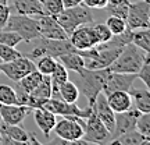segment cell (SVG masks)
Returning a JSON list of instances; mask_svg holds the SVG:
<instances>
[{
	"label": "cell",
	"mask_w": 150,
	"mask_h": 145,
	"mask_svg": "<svg viewBox=\"0 0 150 145\" xmlns=\"http://www.w3.org/2000/svg\"><path fill=\"white\" fill-rule=\"evenodd\" d=\"M88 9H95V10H103L107 6V0H82L81 1Z\"/></svg>",
	"instance_id": "obj_36"
},
{
	"label": "cell",
	"mask_w": 150,
	"mask_h": 145,
	"mask_svg": "<svg viewBox=\"0 0 150 145\" xmlns=\"http://www.w3.org/2000/svg\"><path fill=\"white\" fill-rule=\"evenodd\" d=\"M53 17L63 27L67 35H70L75 28L93 22V14H92L91 9H88L82 3L68 7V9H64L63 11H60L57 16Z\"/></svg>",
	"instance_id": "obj_3"
},
{
	"label": "cell",
	"mask_w": 150,
	"mask_h": 145,
	"mask_svg": "<svg viewBox=\"0 0 150 145\" xmlns=\"http://www.w3.org/2000/svg\"><path fill=\"white\" fill-rule=\"evenodd\" d=\"M124 0H107V4H117V3H121Z\"/></svg>",
	"instance_id": "obj_39"
},
{
	"label": "cell",
	"mask_w": 150,
	"mask_h": 145,
	"mask_svg": "<svg viewBox=\"0 0 150 145\" xmlns=\"http://www.w3.org/2000/svg\"><path fill=\"white\" fill-rule=\"evenodd\" d=\"M49 98H52V81H50V75H43V80L40 81V84L27 95L24 105H27L32 109L42 108L43 103Z\"/></svg>",
	"instance_id": "obj_14"
},
{
	"label": "cell",
	"mask_w": 150,
	"mask_h": 145,
	"mask_svg": "<svg viewBox=\"0 0 150 145\" xmlns=\"http://www.w3.org/2000/svg\"><path fill=\"white\" fill-rule=\"evenodd\" d=\"M104 24L107 25V28L110 29V32H111L112 35H118V34H121L124 29L127 28L125 20H124V18H120V17H117V16H110Z\"/></svg>",
	"instance_id": "obj_30"
},
{
	"label": "cell",
	"mask_w": 150,
	"mask_h": 145,
	"mask_svg": "<svg viewBox=\"0 0 150 145\" xmlns=\"http://www.w3.org/2000/svg\"><path fill=\"white\" fill-rule=\"evenodd\" d=\"M32 108H29L27 105H21V103H14V105L0 103L1 121L7 124H21L32 113Z\"/></svg>",
	"instance_id": "obj_13"
},
{
	"label": "cell",
	"mask_w": 150,
	"mask_h": 145,
	"mask_svg": "<svg viewBox=\"0 0 150 145\" xmlns=\"http://www.w3.org/2000/svg\"><path fill=\"white\" fill-rule=\"evenodd\" d=\"M81 141L83 144H110L111 141V133L106 129L93 110L85 119V131Z\"/></svg>",
	"instance_id": "obj_6"
},
{
	"label": "cell",
	"mask_w": 150,
	"mask_h": 145,
	"mask_svg": "<svg viewBox=\"0 0 150 145\" xmlns=\"http://www.w3.org/2000/svg\"><path fill=\"white\" fill-rule=\"evenodd\" d=\"M0 103H4V105L18 103L16 89L13 86L6 85V84H0Z\"/></svg>",
	"instance_id": "obj_27"
},
{
	"label": "cell",
	"mask_w": 150,
	"mask_h": 145,
	"mask_svg": "<svg viewBox=\"0 0 150 145\" xmlns=\"http://www.w3.org/2000/svg\"><path fill=\"white\" fill-rule=\"evenodd\" d=\"M38 24H39V34L42 38L46 39H67L68 35L65 34L63 27L56 21L53 16H38Z\"/></svg>",
	"instance_id": "obj_15"
},
{
	"label": "cell",
	"mask_w": 150,
	"mask_h": 145,
	"mask_svg": "<svg viewBox=\"0 0 150 145\" xmlns=\"http://www.w3.org/2000/svg\"><path fill=\"white\" fill-rule=\"evenodd\" d=\"M43 6L45 14L47 16H57L60 11L64 10L63 0H40Z\"/></svg>",
	"instance_id": "obj_32"
},
{
	"label": "cell",
	"mask_w": 150,
	"mask_h": 145,
	"mask_svg": "<svg viewBox=\"0 0 150 145\" xmlns=\"http://www.w3.org/2000/svg\"><path fill=\"white\" fill-rule=\"evenodd\" d=\"M57 60L64 66L67 70H71V71H74V73H79V71L85 67V60L78 53V50H76V52H72V53H67V54H63V56H59Z\"/></svg>",
	"instance_id": "obj_23"
},
{
	"label": "cell",
	"mask_w": 150,
	"mask_h": 145,
	"mask_svg": "<svg viewBox=\"0 0 150 145\" xmlns=\"http://www.w3.org/2000/svg\"><path fill=\"white\" fill-rule=\"evenodd\" d=\"M20 56H22V53L18 52L14 46H8V45H4V43H0V60H1V63L11 61V60L17 59Z\"/></svg>",
	"instance_id": "obj_33"
},
{
	"label": "cell",
	"mask_w": 150,
	"mask_h": 145,
	"mask_svg": "<svg viewBox=\"0 0 150 145\" xmlns=\"http://www.w3.org/2000/svg\"><path fill=\"white\" fill-rule=\"evenodd\" d=\"M128 9H129V0H124L121 3L117 4H107L106 6V10L111 14V16H117L120 18H127L128 16Z\"/></svg>",
	"instance_id": "obj_31"
},
{
	"label": "cell",
	"mask_w": 150,
	"mask_h": 145,
	"mask_svg": "<svg viewBox=\"0 0 150 145\" xmlns=\"http://www.w3.org/2000/svg\"><path fill=\"white\" fill-rule=\"evenodd\" d=\"M54 134L68 141L70 144H79L85 131V119L78 116H61L53 127Z\"/></svg>",
	"instance_id": "obj_5"
},
{
	"label": "cell",
	"mask_w": 150,
	"mask_h": 145,
	"mask_svg": "<svg viewBox=\"0 0 150 145\" xmlns=\"http://www.w3.org/2000/svg\"><path fill=\"white\" fill-rule=\"evenodd\" d=\"M147 1H149V0H147Z\"/></svg>",
	"instance_id": "obj_43"
},
{
	"label": "cell",
	"mask_w": 150,
	"mask_h": 145,
	"mask_svg": "<svg viewBox=\"0 0 150 145\" xmlns=\"http://www.w3.org/2000/svg\"><path fill=\"white\" fill-rule=\"evenodd\" d=\"M59 96H60V99H63L65 102L75 103L78 101V98H79V89H78V86H76L75 82L67 80L63 85H60Z\"/></svg>",
	"instance_id": "obj_24"
},
{
	"label": "cell",
	"mask_w": 150,
	"mask_h": 145,
	"mask_svg": "<svg viewBox=\"0 0 150 145\" xmlns=\"http://www.w3.org/2000/svg\"><path fill=\"white\" fill-rule=\"evenodd\" d=\"M129 95L132 98V105L140 113H150V89L149 88H134L131 86Z\"/></svg>",
	"instance_id": "obj_21"
},
{
	"label": "cell",
	"mask_w": 150,
	"mask_h": 145,
	"mask_svg": "<svg viewBox=\"0 0 150 145\" xmlns=\"http://www.w3.org/2000/svg\"><path fill=\"white\" fill-rule=\"evenodd\" d=\"M0 123H1V116H0Z\"/></svg>",
	"instance_id": "obj_41"
},
{
	"label": "cell",
	"mask_w": 150,
	"mask_h": 145,
	"mask_svg": "<svg viewBox=\"0 0 150 145\" xmlns=\"http://www.w3.org/2000/svg\"><path fill=\"white\" fill-rule=\"evenodd\" d=\"M35 61H36L35 63L36 64V70L39 73H42L43 75H50L53 73L56 64H57V59L53 57V56H49V54H43Z\"/></svg>",
	"instance_id": "obj_26"
},
{
	"label": "cell",
	"mask_w": 150,
	"mask_h": 145,
	"mask_svg": "<svg viewBox=\"0 0 150 145\" xmlns=\"http://www.w3.org/2000/svg\"><path fill=\"white\" fill-rule=\"evenodd\" d=\"M0 73H1V71H0Z\"/></svg>",
	"instance_id": "obj_44"
},
{
	"label": "cell",
	"mask_w": 150,
	"mask_h": 145,
	"mask_svg": "<svg viewBox=\"0 0 150 145\" xmlns=\"http://www.w3.org/2000/svg\"><path fill=\"white\" fill-rule=\"evenodd\" d=\"M136 77L145 84L146 88L150 89V52H146L145 53L143 63L140 66L139 71L136 73Z\"/></svg>",
	"instance_id": "obj_28"
},
{
	"label": "cell",
	"mask_w": 150,
	"mask_h": 145,
	"mask_svg": "<svg viewBox=\"0 0 150 145\" xmlns=\"http://www.w3.org/2000/svg\"><path fill=\"white\" fill-rule=\"evenodd\" d=\"M10 0H0V4H8Z\"/></svg>",
	"instance_id": "obj_40"
},
{
	"label": "cell",
	"mask_w": 150,
	"mask_h": 145,
	"mask_svg": "<svg viewBox=\"0 0 150 145\" xmlns=\"http://www.w3.org/2000/svg\"><path fill=\"white\" fill-rule=\"evenodd\" d=\"M21 42H22V39L16 32L8 31V29H0V43H4V45L17 48V45Z\"/></svg>",
	"instance_id": "obj_34"
},
{
	"label": "cell",
	"mask_w": 150,
	"mask_h": 145,
	"mask_svg": "<svg viewBox=\"0 0 150 145\" xmlns=\"http://www.w3.org/2000/svg\"><path fill=\"white\" fill-rule=\"evenodd\" d=\"M145 53L146 52H143L138 46H135L132 42L128 43L121 49L117 59L108 66V70L114 71V73H132V74H136L139 71L142 63H143Z\"/></svg>",
	"instance_id": "obj_2"
},
{
	"label": "cell",
	"mask_w": 150,
	"mask_h": 145,
	"mask_svg": "<svg viewBox=\"0 0 150 145\" xmlns=\"http://www.w3.org/2000/svg\"><path fill=\"white\" fill-rule=\"evenodd\" d=\"M106 98L114 113L125 112L132 108V98L128 91H114L106 95Z\"/></svg>",
	"instance_id": "obj_19"
},
{
	"label": "cell",
	"mask_w": 150,
	"mask_h": 145,
	"mask_svg": "<svg viewBox=\"0 0 150 145\" xmlns=\"http://www.w3.org/2000/svg\"><path fill=\"white\" fill-rule=\"evenodd\" d=\"M125 22L131 29L149 28L150 25V4L147 0H139L136 3L129 1L128 16Z\"/></svg>",
	"instance_id": "obj_8"
},
{
	"label": "cell",
	"mask_w": 150,
	"mask_h": 145,
	"mask_svg": "<svg viewBox=\"0 0 150 145\" xmlns=\"http://www.w3.org/2000/svg\"><path fill=\"white\" fill-rule=\"evenodd\" d=\"M136 78H138L136 74H132V73H114V71H110L102 92L104 95H108V94H111L114 91H129Z\"/></svg>",
	"instance_id": "obj_12"
},
{
	"label": "cell",
	"mask_w": 150,
	"mask_h": 145,
	"mask_svg": "<svg viewBox=\"0 0 150 145\" xmlns=\"http://www.w3.org/2000/svg\"><path fill=\"white\" fill-rule=\"evenodd\" d=\"M140 112L138 109H128L125 112H118L115 113V117H114V129L111 131V141L115 140L117 137L125 134L128 131L135 130L136 126V120L139 117ZM110 141V142H111Z\"/></svg>",
	"instance_id": "obj_11"
},
{
	"label": "cell",
	"mask_w": 150,
	"mask_h": 145,
	"mask_svg": "<svg viewBox=\"0 0 150 145\" xmlns=\"http://www.w3.org/2000/svg\"><path fill=\"white\" fill-rule=\"evenodd\" d=\"M68 39L76 50H83V49H89L99 45V39H97V35L92 24H86V25L75 28L68 35Z\"/></svg>",
	"instance_id": "obj_10"
},
{
	"label": "cell",
	"mask_w": 150,
	"mask_h": 145,
	"mask_svg": "<svg viewBox=\"0 0 150 145\" xmlns=\"http://www.w3.org/2000/svg\"><path fill=\"white\" fill-rule=\"evenodd\" d=\"M3 29L16 32L22 39V42H31L40 36L39 24L36 17L22 16V14H10Z\"/></svg>",
	"instance_id": "obj_4"
},
{
	"label": "cell",
	"mask_w": 150,
	"mask_h": 145,
	"mask_svg": "<svg viewBox=\"0 0 150 145\" xmlns=\"http://www.w3.org/2000/svg\"><path fill=\"white\" fill-rule=\"evenodd\" d=\"M78 74V89L82 91V94L88 99V106L93 105L96 96L103 91V86L107 81V77L110 74V70L100 69V70H91V69H82Z\"/></svg>",
	"instance_id": "obj_1"
},
{
	"label": "cell",
	"mask_w": 150,
	"mask_h": 145,
	"mask_svg": "<svg viewBox=\"0 0 150 145\" xmlns=\"http://www.w3.org/2000/svg\"><path fill=\"white\" fill-rule=\"evenodd\" d=\"M28 131L22 129L20 124L0 123V140L1 144H29Z\"/></svg>",
	"instance_id": "obj_16"
},
{
	"label": "cell",
	"mask_w": 150,
	"mask_h": 145,
	"mask_svg": "<svg viewBox=\"0 0 150 145\" xmlns=\"http://www.w3.org/2000/svg\"><path fill=\"white\" fill-rule=\"evenodd\" d=\"M132 43L142 49L143 52H150V29L149 28H139L132 29Z\"/></svg>",
	"instance_id": "obj_25"
},
{
	"label": "cell",
	"mask_w": 150,
	"mask_h": 145,
	"mask_svg": "<svg viewBox=\"0 0 150 145\" xmlns=\"http://www.w3.org/2000/svg\"><path fill=\"white\" fill-rule=\"evenodd\" d=\"M135 130L139 131L145 138H150V113H140L136 120Z\"/></svg>",
	"instance_id": "obj_29"
},
{
	"label": "cell",
	"mask_w": 150,
	"mask_h": 145,
	"mask_svg": "<svg viewBox=\"0 0 150 145\" xmlns=\"http://www.w3.org/2000/svg\"><path fill=\"white\" fill-rule=\"evenodd\" d=\"M13 4H14V9L17 10V14L31 17H38L45 14L40 0H13Z\"/></svg>",
	"instance_id": "obj_20"
},
{
	"label": "cell",
	"mask_w": 150,
	"mask_h": 145,
	"mask_svg": "<svg viewBox=\"0 0 150 145\" xmlns=\"http://www.w3.org/2000/svg\"><path fill=\"white\" fill-rule=\"evenodd\" d=\"M32 113H33V119H35L36 126L43 133V135L49 140V135L53 131L54 124L57 121V116L45 108H35L32 110Z\"/></svg>",
	"instance_id": "obj_18"
},
{
	"label": "cell",
	"mask_w": 150,
	"mask_h": 145,
	"mask_svg": "<svg viewBox=\"0 0 150 145\" xmlns=\"http://www.w3.org/2000/svg\"><path fill=\"white\" fill-rule=\"evenodd\" d=\"M110 144H115V145H150V138H145L139 131L132 130V131H128V133H125V134L117 137V138L112 140Z\"/></svg>",
	"instance_id": "obj_22"
},
{
	"label": "cell",
	"mask_w": 150,
	"mask_h": 145,
	"mask_svg": "<svg viewBox=\"0 0 150 145\" xmlns=\"http://www.w3.org/2000/svg\"><path fill=\"white\" fill-rule=\"evenodd\" d=\"M33 70H36V64L28 56H20L11 61L0 63V71L14 82L20 81L27 74L32 73Z\"/></svg>",
	"instance_id": "obj_7"
},
{
	"label": "cell",
	"mask_w": 150,
	"mask_h": 145,
	"mask_svg": "<svg viewBox=\"0 0 150 145\" xmlns=\"http://www.w3.org/2000/svg\"><path fill=\"white\" fill-rule=\"evenodd\" d=\"M11 9L8 7V4H0V29H3L6 25V22L10 17Z\"/></svg>",
	"instance_id": "obj_37"
},
{
	"label": "cell",
	"mask_w": 150,
	"mask_h": 145,
	"mask_svg": "<svg viewBox=\"0 0 150 145\" xmlns=\"http://www.w3.org/2000/svg\"><path fill=\"white\" fill-rule=\"evenodd\" d=\"M92 110L95 112V114H96L97 117L100 119V121L106 126V129L111 133L112 129H114L115 113L112 112V109L110 108V105L107 102V98H106V95L103 92H100L96 96L95 102L92 105Z\"/></svg>",
	"instance_id": "obj_17"
},
{
	"label": "cell",
	"mask_w": 150,
	"mask_h": 145,
	"mask_svg": "<svg viewBox=\"0 0 150 145\" xmlns=\"http://www.w3.org/2000/svg\"><path fill=\"white\" fill-rule=\"evenodd\" d=\"M93 25V29L97 35V39H99V43L107 42L108 39L112 36V34L110 32V29L107 28L106 24H92Z\"/></svg>",
	"instance_id": "obj_35"
},
{
	"label": "cell",
	"mask_w": 150,
	"mask_h": 145,
	"mask_svg": "<svg viewBox=\"0 0 150 145\" xmlns=\"http://www.w3.org/2000/svg\"><path fill=\"white\" fill-rule=\"evenodd\" d=\"M42 108L47 109L56 116H78V117L86 119L92 112V108L88 106L86 109H81L75 103H68L63 99H56V98H49L46 102L43 103Z\"/></svg>",
	"instance_id": "obj_9"
},
{
	"label": "cell",
	"mask_w": 150,
	"mask_h": 145,
	"mask_svg": "<svg viewBox=\"0 0 150 145\" xmlns=\"http://www.w3.org/2000/svg\"><path fill=\"white\" fill-rule=\"evenodd\" d=\"M50 141V144H70L68 141L63 140V138H60V137H57V138H53V140H49Z\"/></svg>",
	"instance_id": "obj_38"
},
{
	"label": "cell",
	"mask_w": 150,
	"mask_h": 145,
	"mask_svg": "<svg viewBox=\"0 0 150 145\" xmlns=\"http://www.w3.org/2000/svg\"><path fill=\"white\" fill-rule=\"evenodd\" d=\"M0 144H1V140H0Z\"/></svg>",
	"instance_id": "obj_42"
}]
</instances>
